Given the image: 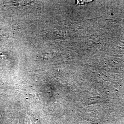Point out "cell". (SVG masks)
Wrapping results in <instances>:
<instances>
[{"label": "cell", "instance_id": "obj_1", "mask_svg": "<svg viewBox=\"0 0 124 124\" xmlns=\"http://www.w3.org/2000/svg\"><path fill=\"white\" fill-rule=\"evenodd\" d=\"M90 1H92V0H78L77 4H84L90 2Z\"/></svg>", "mask_w": 124, "mask_h": 124}, {"label": "cell", "instance_id": "obj_2", "mask_svg": "<svg viewBox=\"0 0 124 124\" xmlns=\"http://www.w3.org/2000/svg\"></svg>", "mask_w": 124, "mask_h": 124}]
</instances>
